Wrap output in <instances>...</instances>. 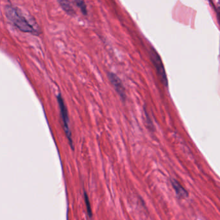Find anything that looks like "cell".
<instances>
[{
	"label": "cell",
	"instance_id": "1",
	"mask_svg": "<svg viewBox=\"0 0 220 220\" xmlns=\"http://www.w3.org/2000/svg\"><path fill=\"white\" fill-rule=\"evenodd\" d=\"M5 14L7 19L21 31L34 35H38L40 34L39 30L30 24L26 18L23 16L21 12L15 7L7 6L5 9Z\"/></svg>",
	"mask_w": 220,
	"mask_h": 220
},
{
	"label": "cell",
	"instance_id": "2",
	"mask_svg": "<svg viewBox=\"0 0 220 220\" xmlns=\"http://www.w3.org/2000/svg\"><path fill=\"white\" fill-rule=\"evenodd\" d=\"M57 97H58V101L59 109H60V111H61V115H62V118L63 120L64 130H65L67 137L69 141V143H70L71 146L72 147H73L72 135H71V130H70V128H69V116H68L67 109L66 106L64 103L63 98L62 96H61V95L59 94Z\"/></svg>",
	"mask_w": 220,
	"mask_h": 220
},
{
	"label": "cell",
	"instance_id": "3",
	"mask_svg": "<svg viewBox=\"0 0 220 220\" xmlns=\"http://www.w3.org/2000/svg\"><path fill=\"white\" fill-rule=\"evenodd\" d=\"M150 54L152 62H153V63H154V65L156 67V69L157 71L159 77H160L161 81H162L163 84L165 87H167L168 86V80H167V78H166V72H165V71L164 69L162 61L160 56L158 55L157 52L153 49H152Z\"/></svg>",
	"mask_w": 220,
	"mask_h": 220
},
{
	"label": "cell",
	"instance_id": "4",
	"mask_svg": "<svg viewBox=\"0 0 220 220\" xmlns=\"http://www.w3.org/2000/svg\"><path fill=\"white\" fill-rule=\"evenodd\" d=\"M108 77L114 88V89L121 98V100L125 101L126 100V93L122 81H121V80L116 74L112 72L109 73Z\"/></svg>",
	"mask_w": 220,
	"mask_h": 220
},
{
	"label": "cell",
	"instance_id": "5",
	"mask_svg": "<svg viewBox=\"0 0 220 220\" xmlns=\"http://www.w3.org/2000/svg\"><path fill=\"white\" fill-rule=\"evenodd\" d=\"M171 184L179 198H185L188 196V192L181 185L177 180L175 179H172Z\"/></svg>",
	"mask_w": 220,
	"mask_h": 220
},
{
	"label": "cell",
	"instance_id": "6",
	"mask_svg": "<svg viewBox=\"0 0 220 220\" xmlns=\"http://www.w3.org/2000/svg\"><path fill=\"white\" fill-rule=\"evenodd\" d=\"M59 3H60V5L62 6V9L66 12H67L69 14H72L74 13V9L68 0H61Z\"/></svg>",
	"mask_w": 220,
	"mask_h": 220
},
{
	"label": "cell",
	"instance_id": "7",
	"mask_svg": "<svg viewBox=\"0 0 220 220\" xmlns=\"http://www.w3.org/2000/svg\"><path fill=\"white\" fill-rule=\"evenodd\" d=\"M84 199H85V202L86 204V207H87V214L90 218L93 216V213H92V210H91V206L90 201L88 200V196L85 192H84Z\"/></svg>",
	"mask_w": 220,
	"mask_h": 220
},
{
	"label": "cell",
	"instance_id": "8",
	"mask_svg": "<svg viewBox=\"0 0 220 220\" xmlns=\"http://www.w3.org/2000/svg\"><path fill=\"white\" fill-rule=\"evenodd\" d=\"M75 3H76L77 5L80 7L82 12L84 14H87V9H86V6H85L84 2H82L81 0H75Z\"/></svg>",
	"mask_w": 220,
	"mask_h": 220
}]
</instances>
